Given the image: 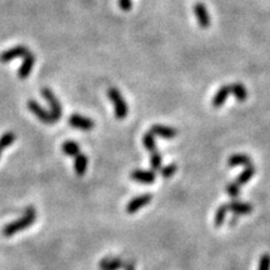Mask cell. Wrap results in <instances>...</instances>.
<instances>
[{
    "label": "cell",
    "instance_id": "6da1fadb",
    "mask_svg": "<svg viewBox=\"0 0 270 270\" xmlns=\"http://www.w3.org/2000/svg\"><path fill=\"white\" fill-rule=\"evenodd\" d=\"M35 218H37V214H35L34 208L33 207L27 208V209H25L24 217L19 218L18 220H15V222L6 225L5 228L3 229V234L5 236H11L14 235V234L19 233V231L24 230V229H27L28 226L34 224Z\"/></svg>",
    "mask_w": 270,
    "mask_h": 270
},
{
    "label": "cell",
    "instance_id": "7a4b0ae2",
    "mask_svg": "<svg viewBox=\"0 0 270 270\" xmlns=\"http://www.w3.org/2000/svg\"><path fill=\"white\" fill-rule=\"evenodd\" d=\"M108 96L111 100V103L114 104L115 117H117L118 119H124L128 115V105L127 103H125L124 98H123L122 93H120L117 88H109Z\"/></svg>",
    "mask_w": 270,
    "mask_h": 270
},
{
    "label": "cell",
    "instance_id": "3957f363",
    "mask_svg": "<svg viewBox=\"0 0 270 270\" xmlns=\"http://www.w3.org/2000/svg\"><path fill=\"white\" fill-rule=\"evenodd\" d=\"M42 95L44 96V99L48 101V104L50 105V114L53 117L54 122H58L63 117V106H61L60 101L56 99V96L54 95V93L51 91L49 88H43L42 89Z\"/></svg>",
    "mask_w": 270,
    "mask_h": 270
},
{
    "label": "cell",
    "instance_id": "277c9868",
    "mask_svg": "<svg viewBox=\"0 0 270 270\" xmlns=\"http://www.w3.org/2000/svg\"><path fill=\"white\" fill-rule=\"evenodd\" d=\"M28 109L32 111L33 114H34L40 122L44 123V124H55L50 113L45 110V109L43 108L37 100H34V99H30V100L28 101Z\"/></svg>",
    "mask_w": 270,
    "mask_h": 270
},
{
    "label": "cell",
    "instance_id": "5b68a950",
    "mask_svg": "<svg viewBox=\"0 0 270 270\" xmlns=\"http://www.w3.org/2000/svg\"><path fill=\"white\" fill-rule=\"evenodd\" d=\"M29 49L24 45H18V46H14V48L8 49V50L3 51V53L0 54V61L1 63H10L11 60L16 58H25V56L29 54Z\"/></svg>",
    "mask_w": 270,
    "mask_h": 270
},
{
    "label": "cell",
    "instance_id": "8992f818",
    "mask_svg": "<svg viewBox=\"0 0 270 270\" xmlns=\"http://www.w3.org/2000/svg\"><path fill=\"white\" fill-rule=\"evenodd\" d=\"M68 123H69L70 127L75 128V129L84 130V132L91 130L94 127H95V123H94L93 119L82 117V115H79V114L70 115L69 119H68Z\"/></svg>",
    "mask_w": 270,
    "mask_h": 270
},
{
    "label": "cell",
    "instance_id": "52a82bcc",
    "mask_svg": "<svg viewBox=\"0 0 270 270\" xmlns=\"http://www.w3.org/2000/svg\"><path fill=\"white\" fill-rule=\"evenodd\" d=\"M151 199H153V195H150V194H143V195L135 196L134 199H132V200L128 203L127 213L128 214H134V213H136L138 210H140L141 208L146 207V205L151 201Z\"/></svg>",
    "mask_w": 270,
    "mask_h": 270
},
{
    "label": "cell",
    "instance_id": "ba28073f",
    "mask_svg": "<svg viewBox=\"0 0 270 270\" xmlns=\"http://www.w3.org/2000/svg\"><path fill=\"white\" fill-rule=\"evenodd\" d=\"M130 178H132L134 181L141 184H153L155 181V173L153 170H140V169H135L133 170L132 174H130Z\"/></svg>",
    "mask_w": 270,
    "mask_h": 270
},
{
    "label": "cell",
    "instance_id": "9c48e42d",
    "mask_svg": "<svg viewBox=\"0 0 270 270\" xmlns=\"http://www.w3.org/2000/svg\"><path fill=\"white\" fill-rule=\"evenodd\" d=\"M194 14L196 16V20H198V24L200 25L201 28H209L210 27V16L209 13H208L207 8H205L204 4L198 3L194 5Z\"/></svg>",
    "mask_w": 270,
    "mask_h": 270
},
{
    "label": "cell",
    "instance_id": "30bf717a",
    "mask_svg": "<svg viewBox=\"0 0 270 270\" xmlns=\"http://www.w3.org/2000/svg\"><path fill=\"white\" fill-rule=\"evenodd\" d=\"M34 64H35L34 54L29 53L27 56H25L23 63H21L20 68H19L18 77L20 78V79H27V78L30 75V73H32Z\"/></svg>",
    "mask_w": 270,
    "mask_h": 270
},
{
    "label": "cell",
    "instance_id": "8fae6325",
    "mask_svg": "<svg viewBox=\"0 0 270 270\" xmlns=\"http://www.w3.org/2000/svg\"><path fill=\"white\" fill-rule=\"evenodd\" d=\"M149 132L153 133L154 135H159V136L165 139H173L178 135L177 129L170 127H165V125H154V127H151V129L149 130Z\"/></svg>",
    "mask_w": 270,
    "mask_h": 270
},
{
    "label": "cell",
    "instance_id": "7c38bea8",
    "mask_svg": "<svg viewBox=\"0 0 270 270\" xmlns=\"http://www.w3.org/2000/svg\"><path fill=\"white\" fill-rule=\"evenodd\" d=\"M125 263L120 258H105L99 263L101 270H119L124 268Z\"/></svg>",
    "mask_w": 270,
    "mask_h": 270
},
{
    "label": "cell",
    "instance_id": "4fadbf2b",
    "mask_svg": "<svg viewBox=\"0 0 270 270\" xmlns=\"http://www.w3.org/2000/svg\"><path fill=\"white\" fill-rule=\"evenodd\" d=\"M228 205V210L235 213L236 215H246L253 212V205L241 203V201H231Z\"/></svg>",
    "mask_w": 270,
    "mask_h": 270
},
{
    "label": "cell",
    "instance_id": "5bb4252c",
    "mask_svg": "<svg viewBox=\"0 0 270 270\" xmlns=\"http://www.w3.org/2000/svg\"><path fill=\"white\" fill-rule=\"evenodd\" d=\"M230 94V85H224V87L220 88L217 91V94L214 95V98H213V106H215V108L222 106Z\"/></svg>",
    "mask_w": 270,
    "mask_h": 270
},
{
    "label": "cell",
    "instance_id": "9a60e30c",
    "mask_svg": "<svg viewBox=\"0 0 270 270\" xmlns=\"http://www.w3.org/2000/svg\"><path fill=\"white\" fill-rule=\"evenodd\" d=\"M229 167H238V165H252V158H249L245 154H234L228 159Z\"/></svg>",
    "mask_w": 270,
    "mask_h": 270
},
{
    "label": "cell",
    "instance_id": "2e32d148",
    "mask_svg": "<svg viewBox=\"0 0 270 270\" xmlns=\"http://www.w3.org/2000/svg\"><path fill=\"white\" fill-rule=\"evenodd\" d=\"M87 168H88V158L87 155H84V154H78L77 156H75V162H74V169L75 173H77V175H79V177H83V175L85 174V172H87Z\"/></svg>",
    "mask_w": 270,
    "mask_h": 270
},
{
    "label": "cell",
    "instance_id": "e0dca14e",
    "mask_svg": "<svg viewBox=\"0 0 270 270\" xmlns=\"http://www.w3.org/2000/svg\"><path fill=\"white\" fill-rule=\"evenodd\" d=\"M230 91L234 96L236 98V100L243 103L248 98V91H246L245 87L240 83H235V84H230Z\"/></svg>",
    "mask_w": 270,
    "mask_h": 270
},
{
    "label": "cell",
    "instance_id": "ac0fdd59",
    "mask_svg": "<svg viewBox=\"0 0 270 270\" xmlns=\"http://www.w3.org/2000/svg\"><path fill=\"white\" fill-rule=\"evenodd\" d=\"M61 149H63V153L68 156H77L78 154H80L79 144L73 140L64 141Z\"/></svg>",
    "mask_w": 270,
    "mask_h": 270
},
{
    "label": "cell",
    "instance_id": "d6986e66",
    "mask_svg": "<svg viewBox=\"0 0 270 270\" xmlns=\"http://www.w3.org/2000/svg\"><path fill=\"white\" fill-rule=\"evenodd\" d=\"M254 175H255V168L253 167V165H249V167H246V169L244 170L243 173L239 174V177L236 178V183H238L240 186L244 185V184L248 183V181L254 177Z\"/></svg>",
    "mask_w": 270,
    "mask_h": 270
},
{
    "label": "cell",
    "instance_id": "ffe728a7",
    "mask_svg": "<svg viewBox=\"0 0 270 270\" xmlns=\"http://www.w3.org/2000/svg\"><path fill=\"white\" fill-rule=\"evenodd\" d=\"M228 205H222V207L218 208L217 213H215V218H214V225L217 228L222 226L224 224L225 217H226V213H228Z\"/></svg>",
    "mask_w": 270,
    "mask_h": 270
},
{
    "label": "cell",
    "instance_id": "44dd1931",
    "mask_svg": "<svg viewBox=\"0 0 270 270\" xmlns=\"http://www.w3.org/2000/svg\"><path fill=\"white\" fill-rule=\"evenodd\" d=\"M15 141V134L13 132H8L0 136V150L3 151L8 146L13 145Z\"/></svg>",
    "mask_w": 270,
    "mask_h": 270
},
{
    "label": "cell",
    "instance_id": "7402d4cb",
    "mask_svg": "<svg viewBox=\"0 0 270 270\" xmlns=\"http://www.w3.org/2000/svg\"><path fill=\"white\" fill-rule=\"evenodd\" d=\"M143 144L146 149H148L149 153H154L156 151V145H155V139H154L153 133L148 132L143 136Z\"/></svg>",
    "mask_w": 270,
    "mask_h": 270
},
{
    "label": "cell",
    "instance_id": "603a6c76",
    "mask_svg": "<svg viewBox=\"0 0 270 270\" xmlns=\"http://www.w3.org/2000/svg\"><path fill=\"white\" fill-rule=\"evenodd\" d=\"M150 164H151V168H153V170L162 169V164H163L162 154L158 153V151H154V153H151Z\"/></svg>",
    "mask_w": 270,
    "mask_h": 270
},
{
    "label": "cell",
    "instance_id": "cb8c5ba5",
    "mask_svg": "<svg viewBox=\"0 0 270 270\" xmlns=\"http://www.w3.org/2000/svg\"><path fill=\"white\" fill-rule=\"evenodd\" d=\"M225 191H226V194H228L229 196H231V198H236V196L240 194V185H239L236 181H234V183H230L226 185Z\"/></svg>",
    "mask_w": 270,
    "mask_h": 270
},
{
    "label": "cell",
    "instance_id": "d4e9b609",
    "mask_svg": "<svg viewBox=\"0 0 270 270\" xmlns=\"http://www.w3.org/2000/svg\"><path fill=\"white\" fill-rule=\"evenodd\" d=\"M177 170H178L177 164H169V165H167V167L162 168V169H160V173H162L163 178H165V179H169V178H172L173 175L177 173Z\"/></svg>",
    "mask_w": 270,
    "mask_h": 270
},
{
    "label": "cell",
    "instance_id": "484cf974",
    "mask_svg": "<svg viewBox=\"0 0 270 270\" xmlns=\"http://www.w3.org/2000/svg\"><path fill=\"white\" fill-rule=\"evenodd\" d=\"M258 270H270V254L262 255L258 265Z\"/></svg>",
    "mask_w": 270,
    "mask_h": 270
},
{
    "label": "cell",
    "instance_id": "4316f807",
    "mask_svg": "<svg viewBox=\"0 0 270 270\" xmlns=\"http://www.w3.org/2000/svg\"><path fill=\"white\" fill-rule=\"evenodd\" d=\"M119 6L124 11H129L133 8L132 0H119Z\"/></svg>",
    "mask_w": 270,
    "mask_h": 270
},
{
    "label": "cell",
    "instance_id": "83f0119b",
    "mask_svg": "<svg viewBox=\"0 0 270 270\" xmlns=\"http://www.w3.org/2000/svg\"><path fill=\"white\" fill-rule=\"evenodd\" d=\"M124 270H135V264L133 262L124 264Z\"/></svg>",
    "mask_w": 270,
    "mask_h": 270
},
{
    "label": "cell",
    "instance_id": "f1b7e54d",
    "mask_svg": "<svg viewBox=\"0 0 270 270\" xmlns=\"http://www.w3.org/2000/svg\"><path fill=\"white\" fill-rule=\"evenodd\" d=\"M236 222H238V217L231 218V220H230V222H229V226H234V225L236 224Z\"/></svg>",
    "mask_w": 270,
    "mask_h": 270
},
{
    "label": "cell",
    "instance_id": "f546056e",
    "mask_svg": "<svg viewBox=\"0 0 270 270\" xmlns=\"http://www.w3.org/2000/svg\"><path fill=\"white\" fill-rule=\"evenodd\" d=\"M0 155H1V150H0Z\"/></svg>",
    "mask_w": 270,
    "mask_h": 270
}]
</instances>
